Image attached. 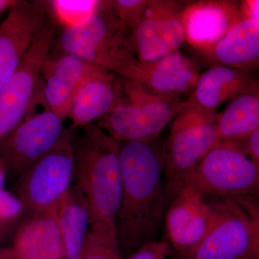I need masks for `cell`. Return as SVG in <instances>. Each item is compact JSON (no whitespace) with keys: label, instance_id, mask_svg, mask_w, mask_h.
I'll return each instance as SVG.
<instances>
[{"label":"cell","instance_id":"6","mask_svg":"<svg viewBox=\"0 0 259 259\" xmlns=\"http://www.w3.org/2000/svg\"><path fill=\"white\" fill-rule=\"evenodd\" d=\"M218 115L217 112L204 110L187 100L175 117L166 143V208L185 187L200 160L215 144Z\"/></svg>","mask_w":259,"mask_h":259},{"label":"cell","instance_id":"4","mask_svg":"<svg viewBox=\"0 0 259 259\" xmlns=\"http://www.w3.org/2000/svg\"><path fill=\"white\" fill-rule=\"evenodd\" d=\"M257 195L214 200V217L197 246L180 259H259Z\"/></svg>","mask_w":259,"mask_h":259},{"label":"cell","instance_id":"8","mask_svg":"<svg viewBox=\"0 0 259 259\" xmlns=\"http://www.w3.org/2000/svg\"><path fill=\"white\" fill-rule=\"evenodd\" d=\"M187 183L209 197L258 195L259 166L236 145L217 144L200 160Z\"/></svg>","mask_w":259,"mask_h":259},{"label":"cell","instance_id":"23","mask_svg":"<svg viewBox=\"0 0 259 259\" xmlns=\"http://www.w3.org/2000/svg\"><path fill=\"white\" fill-rule=\"evenodd\" d=\"M79 259H122L115 226L91 223Z\"/></svg>","mask_w":259,"mask_h":259},{"label":"cell","instance_id":"26","mask_svg":"<svg viewBox=\"0 0 259 259\" xmlns=\"http://www.w3.org/2000/svg\"><path fill=\"white\" fill-rule=\"evenodd\" d=\"M110 3L117 18L133 32L144 14L148 0H112Z\"/></svg>","mask_w":259,"mask_h":259},{"label":"cell","instance_id":"18","mask_svg":"<svg viewBox=\"0 0 259 259\" xmlns=\"http://www.w3.org/2000/svg\"><path fill=\"white\" fill-rule=\"evenodd\" d=\"M122 97V79L100 68L80 87L69 117L71 128L85 127L111 111Z\"/></svg>","mask_w":259,"mask_h":259},{"label":"cell","instance_id":"1","mask_svg":"<svg viewBox=\"0 0 259 259\" xmlns=\"http://www.w3.org/2000/svg\"><path fill=\"white\" fill-rule=\"evenodd\" d=\"M118 144L121 192L115 229L122 255H130L154 240L166 209V143L158 136Z\"/></svg>","mask_w":259,"mask_h":259},{"label":"cell","instance_id":"28","mask_svg":"<svg viewBox=\"0 0 259 259\" xmlns=\"http://www.w3.org/2000/svg\"><path fill=\"white\" fill-rule=\"evenodd\" d=\"M25 214L23 206L15 194L0 190V221H20Z\"/></svg>","mask_w":259,"mask_h":259},{"label":"cell","instance_id":"29","mask_svg":"<svg viewBox=\"0 0 259 259\" xmlns=\"http://www.w3.org/2000/svg\"><path fill=\"white\" fill-rule=\"evenodd\" d=\"M232 144L236 145L256 166H259V129L253 131L245 139Z\"/></svg>","mask_w":259,"mask_h":259},{"label":"cell","instance_id":"13","mask_svg":"<svg viewBox=\"0 0 259 259\" xmlns=\"http://www.w3.org/2000/svg\"><path fill=\"white\" fill-rule=\"evenodd\" d=\"M167 208L168 242L177 257L182 256L197 246L208 231L214 217V200L187 183Z\"/></svg>","mask_w":259,"mask_h":259},{"label":"cell","instance_id":"24","mask_svg":"<svg viewBox=\"0 0 259 259\" xmlns=\"http://www.w3.org/2000/svg\"><path fill=\"white\" fill-rule=\"evenodd\" d=\"M41 74L44 78L42 90L46 105L51 112L64 121L69 117L77 90L54 75Z\"/></svg>","mask_w":259,"mask_h":259},{"label":"cell","instance_id":"16","mask_svg":"<svg viewBox=\"0 0 259 259\" xmlns=\"http://www.w3.org/2000/svg\"><path fill=\"white\" fill-rule=\"evenodd\" d=\"M25 217L19 223L10 247L17 259H64L56 207Z\"/></svg>","mask_w":259,"mask_h":259},{"label":"cell","instance_id":"27","mask_svg":"<svg viewBox=\"0 0 259 259\" xmlns=\"http://www.w3.org/2000/svg\"><path fill=\"white\" fill-rule=\"evenodd\" d=\"M173 251L168 241L154 239L141 245L127 259H167Z\"/></svg>","mask_w":259,"mask_h":259},{"label":"cell","instance_id":"7","mask_svg":"<svg viewBox=\"0 0 259 259\" xmlns=\"http://www.w3.org/2000/svg\"><path fill=\"white\" fill-rule=\"evenodd\" d=\"M74 130L66 129L55 147L18 177L17 197L25 214L56 208L74 177Z\"/></svg>","mask_w":259,"mask_h":259},{"label":"cell","instance_id":"5","mask_svg":"<svg viewBox=\"0 0 259 259\" xmlns=\"http://www.w3.org/2000/svg\"><path fill=\"white\" fill-rule=\"evenodd\" d=\"M122 97L99 127L118 141L156 139L185 107L182 95L150 93L137 83L122 79Z\"/></svg>","mask_w":259,"mask_h":259},{"label":"cell","instance_id":"11","mask_svg":"<svg viewBox=\"0 0 259 259\" xmlns=\"http://www.w3.org/2000/svg\"><path fill=\"white\" fill-rule=\"evenodd\" d=\"M187 2L148 0L139 25L132 32L137 59L156 60L180 50L185 41L181 15Z\"/></svg>","mask_w":259,"mask_h":259},{"label":"cell","instance_id":"30","mask_svg":"<svg viewBox=\"0 0 259 259\" xmlns=\"http://www.w3.org/2000/svg\"><path fill=\"white\" fill-rule=\"evenodd\" d=\"M20 221H0V243L14 233Z\"/></svg>","mask_w":259,"mask_h":259},{"label":"cell","instance_id":"22","mask_svg":"<svg viewBox=\"0 0 259 259\" xmlns=\"http://www.w3.org/2000/svg\"><path fill=\"white\" fill-rule=\"evenodd\" d=\"M100 68L77 56L61 54L48 55L42 64L41 74H51L66 81L76 90Z\"/></svg>","mask_w":259,"mask_h":259},{"label":"cell","instance_id":"25","mask_svg":"<svg viewBox=\"0 0 259 259\" xmlns=\"http://www.w3.org/2000/svg\"><path fill=\"white\" fill-rule=\"evenodd\" d=\"M98 1H67L54 0L48 2L49 11L55 21L64 28L75 26L84 22L96 9Z\"/></svg>","mask_w":259,"mask_h":259},{"label":"cell","instance_id":"21","mask_svg":"<svg viewBox=\"0 0 259 259\" xmlns=\"http://www.w3.org/2000/svg\"><path fill=\"white\" fill-rule=\"evenodd\" d=\"M259 129L258 81L230 101L218 115L215 144H236Z\"/></svg>","mask_w":259,"mask_h":259},{"label":"cell","instance_id":"14","mask_svg":"<svg viewBox=\"0 0 259 259\" xmlns=\"http://www.w3.org/2000/svg\"><path fill=\"white\" fill-rule=\"evenodd\" d=\"M116 74L150 93L183 95L192 92L199 72L197 63L178 50L156 60L134 59Z\"/></svg>","mask_w":259,"mask_h":259},{"label":"cell","instance_id":"10","mask_svg":"<svg viewBox=\"0 0 259 259\" xmlns=\"http://www.w3.org/2000/svg\"><path fill=\"white\" fill-rule=\"evenodd\" d=\"M66 129L64 120L49 110L25 117L0 144V157L7 175L19 177L50 152L62 139Z\"/></svg>","mask_w":259,"mask_h":259},{"label":"cell","instance_id":"2","mask_svg":"<svg viewBox=\"0 0 259 259\" xmlns=\"http://www.w3.org/2000/svg\"><path fill=\"white\" fill-rule=\"evenodd\" d=\"M76 185L88 201L91 223L115 226L120 200L118 141L96 123L73 140Z\"/></svg>","mask_w":259,"mask_h":259},{"label":"cell","instance_id":"9","mask_svg":"<svg viewBox=\"0 0 259 259\" xmlns=\"http://www.w3.org/2000/svg\"><path fill=\"white\" fill-rule=\"evenodd\" d=\"M56 30L55 20L49 19L37 34L15 74L0 89V144L35 105L42 64L54 42Z\"/></svg>","mask_w":259,"mask_h":259},{"label":"cell","instance_id":"20","mask_svg":"<svg viewBox=\"0 0 259 259\" xmlns=\"http://www.w3.org/2000/svg\"><path fill=\"white\" fill-rule=\"evenodd\" d=\"M64 259H79L91 222L90 207L82 192L72 185L56 207Z\"/></svg>","mask_w":259,"mask_h":259},{"label":"cell","instance_id":"15","mask_svg":"<svg viewBox=\"0 0 259 259\" xmlns=\"http://www.w3.org/2000/svg\"><path fill=\"white\" fill-rule=\"evenodd\" d=\"M241 2H187L181 15L185 40L198 53L212 49L240 20Z\"/></svg>","mask_w":259,"mask_h":259},{"label":"cell","instance_id":"17","mask_svg":"<svg viewBox=\"0 0 259 259\" xmlns=\"http://www.w3.org/2000/svg\"><path fill=\"white\" fill-rule=\"evenodd\" d=\"M209 66H223L250 73L259 65V19L241 18L206 52L199 53Z\"/></svg>","mask_w":259,"mask_h":259},{"label":"cell","instance_id":"33","mask_svg":"<svg viewBox=\"0 0 259 259\" xmlns=\"http://www.w3.org/2000/svg\"><path fill=\"white\" fill-rule=\"evenodd\" d=\"M15 0H0V15L9 10Z\"/></svg>","mask_w":259,"mask_h":259},{"label":"cell","instance_id":"19","mask_svg":"<svg viewBox=\"0 0 259 259\" xmlns=\"http://www.w3.org/2000/svg\"><path fill=\"white\" fill-rule=\"evenodd\" d=\"M258 82L250 73L223 66H212L199 74L189 102L207 111L217 112L220 106L244 93Z\"/></svg>","mask_w":259,"mask_h":259},{"label":"cell","instance_id":"12","mask_svg":"<svg viewBox=\"0 0 259 259\" xmlns=\"http://www.w3.org/2000/svg\"><path fill=\"white\" fill-rule=\"evenodd\" d=\"M47 2L15 0L0 25V89L26 56L40 29L49 21Z\"/></svg>","mask_w":259,"mask_h":259},{"label":"cell","instance_id":"31","mask_svg":"<svg viewBox=\"0 0 259 259\" xmlns=\"http://www.w3.org/2000/svg\"><path fill=\"white\" fill-rule=\"evenodd\" d=\"M7 171L5 168L4 162L0 157V190L4 189L5 180H6Z\"/></svg>","mask_w":259,"mask_h":259},{"label":"cell","instance_id":"3","mask_svg":"<svg viewBox=\"0 0 259 259\" xmlns=\"http://www.w3.org/2000/svg\"><path fill=\"white\" fill-rule=\"evenodd\" d=\"M61 53L117 74L136 57L132 32L116 16L110 1H98L84 22L64 28L59 40Z\"/></svg>","mask_w":259,"mask_h":259},{"label":"cell","instance_id":"32","mask_svg":"<svg viewBox=\"0 0 259 259\" xmlns=\"http://www.w3.org/2000/svg\"><path fill=\"white\" fill-rule=\"evenodd\" d=\"M0 259H17L11 248H0Z\"/></svg>","mask_w":259,"mask_h":259}]
</instances>
